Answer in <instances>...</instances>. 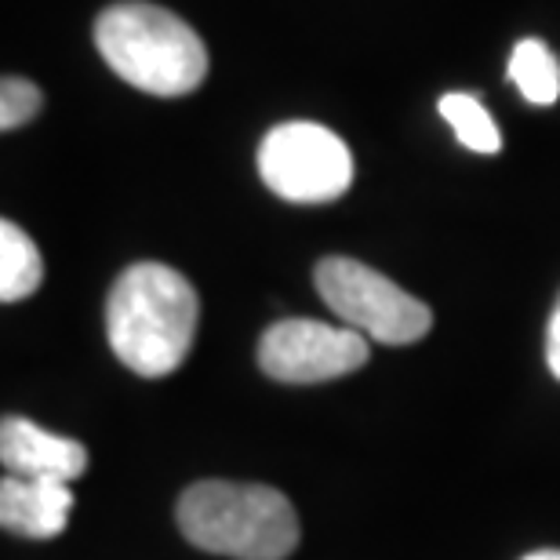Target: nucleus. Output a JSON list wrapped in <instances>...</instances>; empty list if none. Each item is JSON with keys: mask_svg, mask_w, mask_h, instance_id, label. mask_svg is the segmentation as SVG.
Instances as JSON below:
<instances>
[{"mask_svg": "<svg viewBox=\"0 0 560 560\" xmlns=\"http://www.w3.org/2000/svg\"><path fill=\"white\" fill-rule=\"evenodd\" d=\"M259 175L291 205H328L353 183V156L335 131L313 120L277 125L259 145Z\"/></svg>", "mask_w": 560, "mask_h": 560, "instance_id": "nucleus-5", "label": "nucleus"}, {"mask_svg": "<svg viewBox=\"0 0 560 560\" xmlns=\"http://www.w3.org/2000/svg\"><path fill=\"white\" fill-rule=\"evenodd\" d=\"M546 364H550L553 378H560V299L550 313V328H546Z\"/></svg>", "mask_w": 560, "mask_h": 560, "instance_id": "nucleus-13", "label": "nucleus"}, {"mask_svg": "<svg viewBox=\"0 0 560 560\" xmlns=\"http://www.w3.org/2000/svg\"><path fill=\"white\" fill-rule=\"evenodd\" d=\"M73 513V485L8 474L0 480V524L26 539H55Z\"/></svg>", "mask_w": 560, "mask_h": 560, "instance_id": "nucleus-8", "label": "nucleus"}, {"mask_svg": "<svg viewBox=\"0 0 560 560\" xmlns=\"http://www.w3.org/2000/svg\"><path fill=\"white\" fill-rule=\"evenodd\" d=\"M524 560H560V550H535V553H528Z\"/></svg>", "mask_w": 560, "mask_h": 560, "instance_id": "nucleus-14", "label": "nucleus"}, {"mask_svg": "<svg viewBox=\"0 0 560 560\" xmlns=\"http://www.w3.org/2000/svg\"><path fill=\"white\" fill-rule=\"evenodd\" d=\"M441 117L452 125V131L466 150H474V153H499L502 150V136H499L491 114L480 106V98L466 95V92L444 95L441 98Z\"/></svg>", "mask_w": 560, "mask_h": 560, "instance_id": "nucleus-11", "label": "nucleus"}, {"mask_svg": "<svg viewBox=\"0 0 560 560\" xmlns=\"http://www.w3.org/2000/svg\"><path fill=\"white\" fill-rule=\"evenodd\" d=\"M510 81L532 106H553L560 98V62L539 37L521 40L510 55Z\"/></svg>", "mask_w": 560, "mask_h": 560, "instance_id": "nucleus-10", "label": "nucleus"}, {"mask_svg": "<svg viewBox=\"0 0 560 560\" xmlns=\"http://www.w3.org/2000/svg\"><path fill=\"white\" fill-rule=\"evenodd\" d=\"M40 106L44 95L37 84L26 81V77H4V84H0V128L15 131L22 125H30L40 114Z\"/></svg>", "mask_w": 560, "mask_h": 560, "instance_id": "nucleus-12", "label": "nucleus"}, {"mask_svg": "<svg viewBox=\"0 0 560 560\" xmlns=\"http://www.w3.org/2000/svg\"><path fill=\"white\" fill-rule=\"evenodd\" d=\"M313 284L346 328L361 331L375 342H419L433 324V313L422 299L408 295L400 284L357 259H342V255L320 259L317 270H313Z\"/></svg>", "mask_w": 560, "mask_h": 560, "instance_id": "nucleus-4", "label": "nucleus"}, {"mask_svg": "<svg viewBox=\"0 0 560 560\" xmlns=\"http://www.w3.org/2000/svg\"><path fill=\"white\" fill-rule=\"evenodd\" d=\"M368 339L324 320H277L259 339V368L277 383L310 386L342 378L368 364Z\"/></svg>", "mask_w": 560, "mask_h": 560, "instance_id": "nucleus-6", "label": "nucleus"}, {"mask_svg": "<svg viewBox=\"0 0 560 560\" xmlns=\"http://www.w3.org/2000/svg\"><path fill=\"white\" fill-rule=\"evenodd\" d=\"M178 528L197 550L233 560H284L299 546L295 510L266 485L200 480L178 499Z\"/></svg>", "mask_w": 560, "mask_h": 560, "instance_id": "nucleus-3", "label": "nucleus"}, {"mask_svg": "<svg viewBox=\"0 0 560 560\" xmlns=\"http://www.w3.org/2000/svg\"><path fill=\"white\" fill-rule=\"evenodd\" d=\"M200 302L194 284L164 262H136L106 299V335L117 361L142 378L172 375L197 339Z\"/></svg>", "mask_w": 560, "mask_h": 560, "instance_id": "nucleus-1", "label": "nucleus"}, {"mask_svg": "<svg viewBox=\"0 0 560 560\" xmlns=\"http://www.w3.org/2000/svg\"><path fill=\"white\" fill-rule=\"evenodd\" d=\"M0 463L15 477L73 485L88 469V452L73 436H59L30 419L8 416L0 422Z\"/></svg>", "mask_w": 560, "mask_h": 560, "instance_id": "nucleus-7", "label": "nucleus"}, {"mask_svg": "<svg viewBox=\"0 0 560 560\" xmlns=\"http://www.w3.org/2000/svg\"><path fill=\"white\" fill-rule=\"evenodd\" d=\"M44 280V259L30 233L15 226L11 219L0 222V299L22 302L40 288Z\"/></svg>", "mask_w": 560, "mask_h": 560, "instance_id": "nucleus-9", "label": "nucleus"}, {"mask_svg": "<svg viewBox=\"0 0 560 560\" xmlns=\"http://www.w3.org/2000/svg\"><path fill=\"white\" fill-rule=\"evenodd\" d=\"M95 48L120 81L145 95L178 98L208 77V48L197 30L145 0L109 4L95 19Z\"/></svg>", "mask_w": 560, "mask_h": 560, "instance_id": "nucleus-2", "label": "nucleus"}]
</instances>
